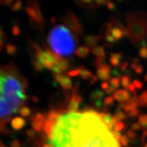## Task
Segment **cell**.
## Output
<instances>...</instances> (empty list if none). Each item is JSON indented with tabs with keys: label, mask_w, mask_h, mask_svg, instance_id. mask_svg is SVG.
<instances>
[{
	"label": "cell",
	"mask_w": 147,
	"mask_h": 147,
	"mask_svg": "<svg viewBox=\"0 0 147 147\" xmlns=\"http://www.w3.org/2000/svg\"><path fill=\"white\" fill-rule=\"evenodd\" d=\"M27 84L14 66L0 65V131L27 99Z\"/></svg>",
	"instance_id": "2"
},
{
	"label": "cell",
	"mask_w": 147,
	"mask_h": 147,
	"mask_svg": "<svg viewBox=\"0 0 147 147\" xmlns=\"http://www.w3.org/2000/svg\"><path fill=\"white\" fill-rule=\"evenodd\" d=\"M4 44V35H3L2 31L0 28V51H1Z\"/></svg>",
	"instance_id": "38"
},
{
	"label": "cell",
	"mask_w": 147,
	"mask_h": 147,
	"mask_svg": "<svg viewBox=\"0 0 147 147\" xmlns=\"http://www.w3.org/2000/svg\"><path fill=\"white\" fill-rule=\"evenodd\" d=\"M138 123L140 124L142 128L147 129V115H140L138 118Z\"/></svg>",
	"instance_id": "26"
},
{
	"label": "cell",
	"mask_w": 147,
	"mask_h": 147,
	"mask_svg": "<svg viewBox=\"0 0 147 147\" xmlns=\"http://www.w3.org/2000/svg\"><path fill=\"white\" fill-rule=\"evenodd\" d=\"M3 147H5V146H3Z\"/></svg>",
	"instance_id": "51"
},
{
	"label": "cell",
	"mask_w": 147,
	"mask_h": 147,
	"mask_svg": "<svg viewBox=\"0 0 147 147\" xmlns=\"http://www.w3.org/2000/svg\"><path fill=\"white\" fill-rule=\"evenodd\" d=\"M142 141L143 143H144V144L147 143V130L143 132L142 136Z\"/></svg>",
	"instance_id": "47"
},
{
	"label": "cell",
	"mask_w": 147,
	"mask_h": 147,
	"mask_svg": "<svg viewBox=\"0 0 147 147\" xmlns=\"http://www.w3.org/2000/svg\"><path fill=\"white\" fill-rule=\"evenodd\" d=\"M10 123L12 129L18 131V130L23 129L25 126V125H26V121L23 118H22V117H16L12 119Z\"/></svg>",
	"instance_id": "12"
},
{
	"label": "cell",
	"mask_w": 147,
	"mask_h": 147,
	"mask_svg": "<svg viewBox=\"0 0 147 147\" xmlns=\"http://www.w3.org/2000/svg\"><path fill=\"white\" fill-rule=\"evenodd\" d=\"M133 83L134 85H135V87H136V89H142L143 87H144L142 82H141L140 80H137V79H135V80H133Z\"/></svg>",
	"instance_id": "35"
},
{
	"label": "cell",
	"mask_w": 147,
	"mask_h": 147,
	"mask_svg": "<svg viewBox=\"0 0 147 147\" xmlns=\"http://www.w3.org/2000/svg\"><path fill=\"white\" fill-rule=\"evenodd\" d=\"M121 84V80L119 77H114L110 80V85L115 87L116 89L119 87Z\"/></svg>",
	"instance_id": "27"
},
{
	"label": "cell",
	"mask_w": 147,
	"mask_h": 147,
	"mask_svg": "<svg viewBox=\"0 0 147 147\" xmlns=\"http://www.w3.org/2000/svg\"><path fill=\"white\" fill-rule=\"evenodd\" d=\"M116 88L115 87H112V86H110V87L108 88V89H106V91H105V93H108V94H114V93H115L116 91Z\"/></svg>",
	"instance_id": "41"
},
{
	"label": "cell",
	"mask_w": 147,
	"mask_h": 147,
	"mask_svg": "<svg viewBox=\"0 0 147 147\" xmlns=\"http://www.w3.org/2000/svg\"><path fill=\"white\" fill-rule=\"evenodd\" d=\"M69 134L72 147H121L113 131H110L95 111L81 113L77 125H70L64 115L61 116Z\"/></svg>",
	"instance_id": "1"
},
{
	"label": "cell",
	"mask_w": 147,
	"mask_h": 147,
	"mask_svg": "<svg viewBox=\"0 0 147 147\" xmlns=\"http://www.w3.org/2000/svg\"><path fill=\"white\" fill-rule=\"evenodd\" d=\"M140 114V111L138 109H136L134 110H131V112L127 114V117H129V118H135V117L139 116Z\"/></svg>",
	"instance_id": "32"
},
{
	"label": "cell",
	"mask_w": 147,
	"mask_h": 147,
	"mask_svg": "<svg viewBox=\"0 0 147 147\" xmlns=\"http://www.w3.org/2000/svg\"><path fill=\"white\" fill-rule=\"evenodd\" d=\"M131 97V94H130L129 92L125 89L117 90L113 94L114 99L119 103L127 102Z\"/></svg>",
	"instance_id": "11"
},
{
	"label": "cell",
	"mask_w": 147,
	"mask_h": 147,
	"mask_svg": "<svg viewBox=\"0 0 147 147\" xmlns=\"http://www.w3.org/2000/svg\"><path fill=\"white\" fill-rule=\"evenodd\" d=\"M36 131H35V130H34L33 129H28L27 131V136H28L29 137H30V138H34L35 136H36Z\"/></svg>",
	"instance_id": "42"
},
{
	"label": "cell",
	"mask_w": 147,
	"mask_h": 147,
	"mask_svg": "<svg viewBox=\"0 0 147 147\" xmlns=\"http://www.w3.org/2000/svg\"><path fill=\"white\" fill-rule=\"evenodd\" d=\"M82 69H83L82 67H78V68L71 69V70L68 71L67 74H68V76L70 77L78 76L79 75H80V73H81Z\"/></svg>",
	"instance_id": "28"
},
{
	"label": "cell",
	"mask_w": 147,
	"mask_h": 147,
	"mask_svg": "<svg viewBox=\"0 0 147 147\" xmlns=\"http://www.w3.org/2000/svg\"><path fill=\"white\" fill-rule=\"evenodd\" d=\"M16 51H17V49H16V46L14 45H8L6 46V53H8L9 55H12L16 54Z\"/></svg>",
	"instance_id": "29"
},
{
	"label": "cell",
	"mask_w": 147,
	"mask_h": 147,
	"mask_svg": "<svg viewBox=\"0 0 147 147\" xmlns=\"http://www.w3.org/2000/svg\"><path fill=\"white\" fill-rule=\"evenodd\" d=\"M119 142H120L121 146H127L129 142V138L127 135H122L120 140H119Z\"/></svg>",
	"instance_id": "31"
},
{
	"label": "cell",
	"mask_w": 147,
	"mask_h": 147,
	"mask_svg": "<svg viewBox=\"0 0 147 147\" xmlns=\"http://www.w3.org/2000/svg\"><path fill=\"white\" fill-rule=\"evenodd\" d=\"M127 136L130 140H134L136 138V132L131 129L128 130L127 132Z\"/></svg>",
	"instance_id": "36"
},
{
	"label": "cell",
	"mask_w": 147,
	"mask_h": 147,
	"mask_svg": "<svg viewBox=\"0 0 147 147\" xmlns=\"http://www.w3.org/2000/svg\"><path fill=\"white\" fill-rule=\"evenodd\" d=\"M144 147H147V143H146V144H144Z\"/></svg>",
	"instance_id": "50"
},
{
	"label": "cell",
	"mask_w": 147,
	"mask_h": 147,
	"mask_svg": "<svg viewBox=\"0 0 147 147\" xmlns=\"http://www.w3.org/2000/svg\"><path fill=\"white\" fill-rule=\"evenodd\" d=\"M125 124L123 122H118L116 125L115 126V128H114V131L121 132L123 130H124L125 129Z\"/></svg>",
	"instance_id": "33"
},
{
	"label": "cell",
	"mask_w": 147,
	"mask_h": 147,
	"mask_svg": "<svg viewBox=\"0 0 147 147\" xmlns=\"http://www.w3.org/2000/svg\"><path fill=\"white\" fill-rule=\"evenodd\" d=\"M97 78L101 80H103L104 82L107 81L110 78V75H111L110 67L107 63L99 66L97 67Z\"/></svg>",
	"instance_id": "7"
},
{
	"label": "cell",
	"mask_w": 147,
	"mask_h": 147,
	"mask_svg": "<svg viewBox=\"0 0 147 147\" xmlns=\"http://www.w3.org/2000/svg\"><path fill=\"white\" fill-rule=\"evenodd\" d=\"M127 90L130 92V93H134V95H136L137 94L136 87H135V85H134V83H131L129 84V85Z\"/></svg>",
	"instance_id": "37"
},
{
	"label": "cell",
	"mask_w": 147,
	"mask_h": 147,
	"mask_svg": "<svg viewBox=\"0 0 147 147\" xmlns=\"http://www.w3.org/2000/svg\"><path fill=\"white\" fill-rule=\"evenodd\" d=\"M109 87H110L109 83H108V82H106V81L103 82L101 84V89H102V90H104V91H105L106 89H108V88Z\"/></svg>",
	"instance_id": "44"
},
{
	"label": "cell",
	"mask_w": 147,
	"mask_h": 147,
	"mask_svg": "<svg viewBox=\"0 0 147 147\" xmlns=\"http://www.w3.org/2000/svg\"><path fill=\"white\" fill-rule=\"evenodd\" d=\"M139 56L143 59L147 58V47H143L140 49Z\"/></svg>",
	"instance_id": "34"
},
{
	"label": "cell",
	"mask_w": 147,
	"mask_h": 147,
	"mask_svg": "<svg viewBox=\"0 0 147 147\" xmlns=\"http://www.w3.org/2000/svg\"><path fill=\"white\" fill-rule=\"evenodd\" d=\"M42 147H55L51 143H45V144H43Z\"/></svg>",
	"instance_id": "48"
},
{
	"label": "cell",
	"mask_w": 147,
	"mask_h": 147,
	"mask_svg": "<svg viewBox=\"0 0 147 147\" xmlns=\"http://www.w3.org/2000/svg\"><path fill=\"white\" fill-rule=\"evenodd\" d=\"M21 8V1H18L17 2L14 3V5L12 7V9L14 11H18L19 9Z\"/></svg>",
	"instance_id": "40"
},
{
	"label": "cell",
	"mask_w": 147,
	"mask_h": 147,
	"mask_svg": "<svg viewBox=\"0 0 147 147\" xmlns=\"http://www.w3.org/2000/svg\"><path fill=\"white\" fill-rule=\"evenodd\" d=\"M18 113L22 117H28L32 114L31 109L27 106H23L18 110Z\"/></svg>",
	"instance_id": "24"
},
{
	"label": "cell",
	"mask_w": 147,
	"mask_h": 147,
	"mask_svg": "<svg viewBox=\"0 0 147 147\" xmlns=\"http://www.w3.org/2000/svg\"><path fill=\"white\" fill-rule=\"evenodd\" d=\"M56 81L60 84V86L65 90H69L72 89V81L71 78L67 75L59 74L54 75Z\"/></svg>",
	"instance_id": "8"
},
{
	"label": "cell",
	"mask_w": 147,
	"mask_h": 147,
	"mask_svg": "<svg viewBox=\"0 0 147 147\" xmlns=\"http://www.w3.org/2000/svg\"><path fill=\"white\" fill-rule=\"evenodd\" d=\"M126 117L127 115L125 113L122 111V109H121V108L118 106V108L116 110L115 114H114L113 118L115 119L117 122H121V121L124 120Z\"/></svg>",
	"instance_id": "20"
},
{
	"label": "cell",
	"mask_w": 147,
	"mask_h": 147,
	"mask_svg": "<svg viewBox=\"0 0 147 147\" xmlns=\"http://www.w3.org/2000/svg\"><path fill=\"white\" fill-rule=\"evenodd\" d=\"M106 32L110 33V35L113 37L116 42L122 39L123 37L127 34L125 29L123 27H111V25H109V26L107 27Z\"/></svg>",
	"instance_id": "6"
},
{
	"label": "cell",
	"mask_w": 147,
	"mask_h": 147,
	"mask_svg": "<svg viewBox=\"0 0 147 147\" xmlns=\"http://www.w3.org/2000/svg\"><path fill=\"white\" fill-rule=\"evenodd\" d=\"M139 106L141 107H146L147 106V90L143 91L142 94L139 97Z\"/></svg>",
	"instance_id": "22"
},
{
	"label": "cell",
	"mask_w": 147,
	"mask_h": 147,
	"mask_svg": "<svg viewBox=\"0 0 147 147\" xmlns=\"http://www.w3.org/2000/svg\"><path fill=\"white\" fill-rule=\"evenodd\" d=\"M101 39V36H94V35H89V36H87L85 37L84 40V45L88 48L91 47L93 49V47H96L97 44L100 42Z\"/></svg>",
	"instance_id": "13"
},
{
	"label": "cell",
	"mask_w": 147,
	"mask_h": 147,
	"mask_svg": "<svg viewBox=\"0 0 147 147\" xmlns=\"http://www.w3.org/2000/svg\"><path fill=\"white\" fill-rule=\"evenodd\" d=\"M128 66H129L128 62L127 61H124L123 63L121 64V67H120V69H121V71H125L126 69H127Z\"/></svg>",
	"instance_id": "43"
},
{
	"label": "cell",
	"mask_w": 147,
	"mask_h": 147,
	"mask_svg": "<svg viewBox=\"0 0 147 147\" xmlns=\"http://www.w3.org/2000/svg\"><path fill=\"white\" fill-rule=\"evenodd\" d=\"M69 67V63L68 61L61 58L57 61V63L55 64L54 67L51 69V71H53L54 75L62 74V73L67 70Z\"/></svg>",
	"instance_id": "9"
},
{
	"label": "cell",
	"mask_w": 147,
	"mask_h": 147,
	"mask_svg": "<svg viewBox=\"0 0 147 147\" xmlns=\"http://www.w3.org/2000/svg\"><path fill=\"white\" fill-rule=\"evenodd\" d=\"M144 80H145V82H147V74L144 76Z\"/></svg>",
	"instance_id": "49"
},
{
	"label": "cell",
	"mask_w": 147,
	"mask_h": 147,
	"mask_svg": "<svg viewBox=\"0 0 147 147\" xmlns=\"http://www.w3.org/2000/svg\"><path fill=\"white\" fill-rule=\"evenodd\" d=\"M44 125H45V122L37 119L34 116H33L31 118V125H32L33 129L36 131H41L42 129H43Z\"/></svg>",
	"instance_id": "15"
},
{
	"label": "cell",
	"mask_w": 147,
	"mask_h": 147,
	"mask_svg": "<svg viewBox=\"0 0 147 147\" xmlns=\"http://www.w3.org/2000/svg\"><path fill=\"white\" fill-rule=\"evenodd\" d=\"M131 83V77L128 75H125L121 79V84L125 89H127L129 85Z\"/></svg>",
	"instance_id": "23"
},
{
	"label": "cell",
	"mask_w": 147,
	"mask_h": 147,
	"mask_svg": "<svg viewBox=\"0 0 147 147\" xmlns=\"http://www.w3.org/2000/svg\"><path fill=\"white\" fill-rule=\"evenodd\" d=\"M123 58V55L121 53H111L110 56V63L114 67H119L121 65V59Z\"/></svg>",
	"instance_id": "14"
},
{
	"label": "cell",
	"mask_w": 147,
	"mask_h": 147,
	"mask_svg": "<svg viewBox=\"0 0 147 147\" xmlns=\"http://www.w3.org/2000/svg\"><path fill=\"white\" fill-rule=\"evenodd\" d=\"M89 48H88L87 47H80L76 49L75 54H76V56L78 57L84 58L87 57L88 55H89Z\"/></svg>",
	"instance_id": "18"
},
{
	"label": "cell",
	"mask_w": 147,
	"mask_h": 147,
	"mask_svg": "<svg viewBox=\"0 0 147 147\" xmlns=\"http://www.w3.org/2000/svg\"><path fill=\"white\" fill-rule=\"evenodd\" d=\"M92 54L94 55L97 57L99 58H106L105 49L102 46H96L91 49Z\"/></svg>",
	"instance_id": "16"
},
{
	"label": "cell",
	"mask_w": 147,
	"mask_h": 147,
	"mask_svg": "<svg viewBox=\"0 0 147 147\" xmlns=\"http://www.w3.org/2000/svg\"><path fill=\"white\" fill-rule=\"evenodd\" d=\"M34 47L35 49L34 67L36 71H40L44 69H51L61 58L51 51H42L36 45H34Z\"/></svg>",
	"instance_id": "4"
},
{
	"label": "cell",
	"mask_w": 147,
	"mask_h": 147,
	"mask_svg": "<svg viewBox=\"0 0 147 147\" xmlns=\"http://www.w3.org/2000/svg\"><path fill=\"white\" fill-rule=\"evenodd\" d=\"M81 102V96H80L76 93H73L70 97L68 105H67V110L69 113H75V111L78 109Z\"/></svg>",
	"instance_id": "10"
},
{
	"label": "cell",
	"mask_w": 147,
	"mask_h": 147,
	"mask_svg": "<svg viewBox=\"0 0 147 147\" xmlns=\"http://www.w3.org/2000/svg\"><path fill=\"white\" fill-rule=\"evenodd\" d=\"M80 77L84 80H88V79H91L94 76V75L91 73V71H90L89 70H87V69H82V70L80 73Z\"/></svg>",
	"instance_id": "25"
},
{
	"label": "cell",
	"mask_w": 147,
	"mask_h": 147,
	"mask_svg": "<svg viewBox=\"0 0 147 147\" xmlns=\"http://www.w3.org/2000/svg\"><path fill=\"white\" fill-rule=\"evenodd\" d=\"M100 117H101V119H102V121L104 123H105L106 126H108V125L111 123V121H113V117L109 113H100Z\"/></svg>",
	"instance_id": "21"
},
{
	"label": "cell",
	"mask_w": 147,
	"mask_h": 147,
	"mask_svg": "<svg viewBox=\"0 0 147 147\" xmlns=\"http://www.w3.org/2000/svg\"><path fill=\"white\" fill-rule=\"evenodd\" d=\"M104 96V92L100 90H95V91L92 92L91 95H90V99L91 100L93 101L95 103L100 102Z\"/></svg>",
	"instance_id": "19"
},
{
	"label": "cell",
	"mask_w": 147,
	"mask_h": 147,
	"mask_svg": "<svg viewBox=\"0 0 147 147\" xmlns=\"http://www.w3.org/2000/svg\"><path fill=\"white\" fill-rule=\"evenodd\" d=\"M131 67L132 69H134V71L136 72L138 74H141L144 71V68H143V66L142 64L140 63V61L138 59H134L132 61L131 63Z\"/></svg>",
	"instance_id": "17"
},
{
	"label": "cell",
	"mask_w": 147,
	"mask_h": 147,
	"mask_svg": "<svg viewBox=\"0 0 147 147\" xmlns=\"http://www.w3.org/2000/svg\"><path fill=\"white\" fill-rule=\"evenodd\" d=\"M12 32H13V34L14 36H18V35H19L20 33H21V31H20L19 27L18 26H14L13 28H12Z\"/></svg>",
	"instance_id": "45"
},
{
	"label": "cell",
	"mask_w": 147,
	"mask_h": 147,
	"mask_svg": "<svg viewBox=\"0 0 147 147\" xmlns=\"http://www.w3.org/2000/svg\"><path fill=\"white\" fill-rule=\"evenodd\" d=\"M115 100L113 96H108L104 99V104L106 106H112L115 104Z\"/></svg>",
	"instance_id": "30"
},
{
	"label": "cell",
	"mask_w": 147,
	"mask_h": 147,
	"mask_svg": "<svg viewBox=\"0 0 147 147\" xmlns=\"http://www.w3.org/2000/svg\"><path fill=\"white\" fill-rule=\"evenodd\" d=\"M10 147H21V144H20L19 142V140H13V142H12V144H10Z\"/></svg>",
	"instance_id": "46"
},
{
	"label": "cell",
	"mask_w": 147,
	"mask_h": 147,
	"mask_svg": "<svg viewBox=\"0 0 147 147\" xmlns=\"http://www.w3.org/2000/svg\"><path fill=\"white\" fill-rule=\"evenodd\" d=\"M141 127L140 124L139 123H133L131 125V129L133 130L134 131H138V130H140L141 129Z\"/></svg>",
	"instance_id": "39"
},
{
	"label": "cell",
	"mask_w": 147,
	"mask_h": 147,
	"mask_svg": "<svg viewBox=\"0 0 147 147\" xmlns=\"http://www.w3.org/2000/svg\"><path fill=\"white\" fill-rule=\"evenodd\" d=\"M48 42L55 54L60 57H67L76 52L78 39L67 26L57 25L49 32Z\"/></svg>",
	"instance_id": "3"
},
{
	"label": "cell",
	"mask_w": 147,
	"mask_h": 147,
	"mask_svg": "<svg viewBox=\"0 0 147 147\" xmlns=\"http://www.w3.org/2000/svg\"><path fill=\"white\" fill-rule=\"evenodd\" d=\"M65 23L69 27L71 30L77 34H81L82 32V26L80 22L78 21L76 16L71 13H69L67 16L65 17Z\"/></svg>",
	"instance_id": "5"
}]
</instances>
